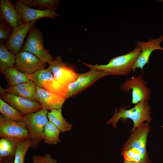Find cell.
<instances>
[{
  "mask_svg": "<svg viewBox=\"0 0 163 163\" xmlns=\"http://www.w3.org/2000/svg\"><path fill=\"white\" fill-rule=\"evenodd\" d=\"M14 5L23 24L36 21L40 19L45 18L55 19L59 16V14L54 11L39 10L31 8L23 3L20 0L16 1Z\"/></svg>",
  "mask_w": 163,
  "mask_h": 163,
  "instance_id": "obj_13",
  "label": "cell"
},
{
  "mask_svg": "<svg viewBox=\"0 0 163 163\" xmlns=\"http://www.w3.org/2000/svg\"><path fill=\"white\" fill-rule=\"evenodd\" d=\"M110 75L109 73L105 71L94 69H90L85 73H78L75 80L68 85L66 98L75 95L97 80Z\"/></svg>",
  "mask_w": 163,
  "mask_h": 163,
  "instance_id": "obj_7",
  "label": "cell"
},
{
  "mask_svg": "<svg viewBox=\"0 0 163 163\" xmlns=\"http://www.w3.org/2000/svg\"><path fill=\"white\" fill-rule=\"evenodd\" d=\"M0 16L13 28L23 24L15 5L8 0H0Z\"/></svg>",
  "mask_w": 163,
  "mask_h": 163,
  "instance_id": "obj_17",
  "label": "cell"
},
{
  "mask_svg": "<svg viewBox=\"0 0 163 163\" xmlns=\"http://www.w3.org/2000/svg\"><path fill=\"white\" fill-rule=\"evenodd\" d=\"M0 137L18 143L29 138V134L24 121L13 120L1 115Z\"/></svg>",
  "mask_w": 163,
  "mask_h": 163,
  "instance_id": "obj_5",
  "label": "cell"
},
{
  "mask_svg": "<svg viewBox=\"0 0 163 163\" xmlns=\"http://www.w3.org/2000/svg\"><path fill=\"white\" fill-rule=\"evenodd\" d=\"M47 117L49 120L61 132L64 133L71 130L72 125L64 119L62 114L61 109L51 110L48 112Z\"/></svg>",
  "mask_w": 163,
  "mask_h": 163,
  "instance_id": "obj_19",
  "label": "cell"
},
{
  "mask_svg": "<svg viewBox=\"0 0 163 163\" xmlns=\"http://www.w3.org/2000/svg\"><path fill=\"white\" fill-rule=\"evenodd\" d=\"M1 72L5 76L9 87L30 80L27 75L14 67L7 68Z\"/></svg>",
  "mask_w": 163,
  "mask_h": 163,
  "instance_id": "obj_18",
  "label": "cell"
},
{
  "mask_svg": "<svg viewBox=\"0 0 163 163\" xmlns=\"http://www.w3.org/2000/svg\"><path fill=\"white\" fill-rule=\"evenodd\" d=\"M30 79L37 86L43 88V82L55 79L51 72L47 68L40 70L35 73L27 75Z\"/></svg>",
  "mask_w": 163,
  "mask_h": 163,
  "instance_id": "obj_25",
  "label": "cell"
},
{
  "mask_svg": "<svg viewBox=\"0 0 163 163\" xmlns=\"http://www.w3.org/2000/svg\"><path fill=\"white\" fill-rule=\"evenodd\" d=\"M61 131L49 120L44 131V140L48 145H56L60 142L59 135Z\"/></svg>",
  "mask_w": 163,
  "mask_h": 163,
  "instance_id": "obj_23",
  "label": "cell"
},
{
  "mask_svg": "<svg viewBox=\"0 0 163 163\" xmlns=\"http://www.w3.org/2000/svg\"><path fill=\"white\" fill-rule=\"evenodd\" d=\"M47 68L53 74L55 80L61 85L68 88L76 79L78 73L68 66L61 56H57L49 64Z\"/></svg>",
  "mask_w": 163,
  "mask_h": 163,
  "instance_id": "obj_9",
  "label": "cell"
},
{
  "mask_svg": "<svg viewBox=\"0 0 163 163\" xmlns=\"http://www.w3.org/2000/svg\"><path fill=\"white\" fill-rule=\"evenodd\" d=\"M48 110L42 108L39 111L24 115L23 121L26 125L31 141V147L36 149L44 140L45 127L49 120Z\"/></svg>",
  "mask_w": 163,
  "mask_h": 163,
  "instance_id": "obj_3",
  "label": "cell"
},
{
  "mask_svg": "<svg viewBox=\"0 0 163 163\" xmlns=\"http://www.w3.org/2000/svg\"><path fill=\"white\" fill-rule=\"evenodd\" d=\"M150 109L148 101H147L139 102L130 109H127L124 106L121 107L118 109L116 108L114 114L107 121V124H110L114 128H116L120 120H126L130 119L133 123L131 130L132 132L142 123L151 121Z\"/></svg>",
  "mask_w": 163,
  "mask_h": 163,
  "instance_id": "obj_2",
  "label": "cell"
},
{
  "mask_svg": "<svg viewBox=\"0 0 163 163\" xmlns=\"http://www.w3.org/2000/svg\"><path fill=\"white\" fill-rule=\"evenodd\" d=\"M32 163H58L50 153H45L42 155H34L32 157Z\"/></svg>",
  "mask_w": 163,
  "mask_h": 163,
  "instance_id": "obj_28",
  "label": "cell"
},
{
  "mask_svg": "<svg viewBox=\"0 0 163 163\" xmlns=\"http://www.w3.org/2000/svg\"><path fill=\"white\" fill-rule=\"evenodd\" d=\"M163 41V34L155 39H152L148 42L139 41L136 42V45L141 49L140 54L133 66L132 72H134L137 68H140L142 72L144 66L148 63L150 56L154 50H157L163 51V48L160 46Z\"/></svg>",
  "mask_w": 163,
  "mask_h": 163,
  "instance_id": "obj_11",
  "label": "cell"
},
{
  "mask_svg": "<svg viewBox=\"0 0 163 163\" xmlns=\"http://www.w3.org/2000/svg\"><path fill=\"white\" fill-rule=\"evenodd\" d=\"M36 96L38 102L42 108L47 110L61 109L66 99L47 91L37 86Z\"/></svg>",
  "mask_w": 163,
  "mask_h": 163,
  "instance_id": "obj_15",
  "label": "cell"
},
{
  "mask_svg": "<svg viewBox=\"0 0 163 163\" xmlns=\"http://www.w3.org/2000/svg\"><path fill=\"white\" fill-rule=\"evenodd\" d=\"M36 84L32 81L21 83L6 89L0 87V92H5L38 102Z\"/></svg>",
  "mask_w": 163,
  "mask_h": 163,
  "instance_id": "obj_16",
  "label": "cell"
},
{
  "mask_svg": "<svg viewBox=\"0 0 163 163\" xmlns=\"http://www.w3.org/2000/svg\"><path fill=\"white\" fill-rule=\"evenodd\" d=\"M25 5L39 10H56L59 5V0H20Z\"/></svg>",
  "mask_w": 163,
  "mask_h": 163,
  "instance_id": "obj_21",
  "label": "cell"
},
{
  "mask_svg": "<svg viewBox=\"0 0 163 163\" xmlns=\"http://www.w3.org/2000/svg\"><path fill=\"white\" fill-rule=\"evenodd\" d=\"M17 143L8 139L1 138L0 139V162L14 158Z\"/></svg>",
  "mask_w": 163,
  "mask_h": 163,
  "instance_id": "obj_20",
  "label": "cell"
},
{
  "mask_svg": "<svg viewBox=\"0 0 163 163\" xmlns=\"http://www.w3.org/2000/svg\"><path fill=\"white\" fill-rule=\"evenodd\" d=\"M31 143L30 139L27 138L17 144L13 163H25V156L28 149L31 147Z\"/></svg>",
  "mask_w": 163,
  "mask_h": 163,
  "instance_id": "obj_26",
  "label": "cell"
},
{
  "mask_svg": "<svg viewBox=\"0 0 163 163\" xmlns=\"http://www.w3.org/2000/svg\"><path fill=\"white\" fill-rule=\"evenodd\" d=\"M36 21L23 24L13 28L12 33L5 46L8 50L15 55L23 48L24 39L29 30Z\"/></svg>",
  "mask_w": 163,
  "mask_h": 163,
  "instance_id": "obj_14",
  "label": "cell"
},
{
  "mask_svg": "<svg viewBox=\"0 0 163 163\" xmlns=\"http://www.w3.org/2000/svg\"><path fill=\"white\" fill-rule=\"evenodd\" d=\"M15 56V68L27 75L45 69L47 63L27 51H20Z\"/></svg>",
  "mask_w": 163,
  "mask_h": 163,
  "instance_id": "obj_10",
  "label": "cell"
},
{
  "mask_svg": "<svg viewBox=\"0 0 163 163\" xmlns=\"http://www.w3.org/2000/svg\"><path fill=\"white\" fill-rule=\"evenodd\" d=\"M123 163H148L145 162H137L128 161H127L124 160Z\"/></svg>",
  "mask_w": 163,
  "mask_h": 163,
  "instance_id": "obj_30",
  "label": "cell"
},
{
  "mask_svg": "<svg viewBox=\"0 0 163 163\" xmlns=\"http://www.w3.org/2000/svg\"><path fill=\"white\" fill-rule=\"evenodd\" d=\"M22 50L29 52L49 64L53 59L44 48L42 33L34 24L29 30Z\"/></svg>",
  "mask_w": 163,
  "mask_h": 163,
  "instance_id": "obj_4",
  "label": "cell"
},
{
  "mask_svg": "<svg viewBox=\"0 0 163 163\" xmlns=\"http://www.w3.org/2000/svg\"><path fill=\"white\" fill-rule=\"evenodd\" d=\"M141 51L138 47L126 54L113 58L106 65H92L83 62L82 64L90 69L105 71L112 75H127L132 71L135 64Z\"/></svg>",
  "mask_w": 163,
  "mask_h": 163,
  "instance_id": "obj_1",
  "label": "cell"
},
{
  "mask_svg": "<svg viewBox=\"0 0 163 163\" xmlns=\"http://www.w3.org/2000/svg\"><path fill=\"white\" fill-rule=\"evenodd\" d=\"M1 99L24 115L36 112L42 108L38 102L5 92H0Z\"/></svg>",
  "mask_w": 163,
  "mask_h": 163,
  "instance_id": "obj_12",
  "label": "cell"
},
{
  "mask_svg": "<svg viewBox=\"0 0 163 163\" xmlns=\"http://www.w3.org/2000/svg\"><path fill=\"white\" fill-rule=\"evenodd\" d=\"M13 28L0 16V40L6 41L12 33Z\"/></svg>",
  "mask_w": 163,
  "mask_h": 163,
  "instance_id": "obj_27",
  "label": "cell"
},
{
  "mask_svg": "<svg viewBox=\"0 0 163 163\" xmlns=\"http://www.w3.org/2000/svg\"><path fill=\"white\" fill-rule=\"evenodd\" d=\"M149 122H146L132 132L130 137L123 146L122 151L133 149L139 152L144 158L149 161L146 144L148 135L151 130Z\"/></svg>",
  "mask_w": 163,
  "mask_h": 163,
  "instance_id": "obj_8",
  "label": "cell"
},
{
  "mask_svg": "<svg viewBox=\"0 0 163 163\" xmlns=\"http://www.w3.org/2000/svg\"><path fill=\"white\" fill-rule=\"evenodd\" d=\"M0 112L5 117L16 121H23L24 115L8 104L0 99Z\"/></svg>",
  "mask_w": 163,
  "mask_h": 163,
  "instance_id": "obj_24",
  "label": "cell"
},
{
  "mask_svg": "<svg viewBox=\"0 0 163 163\" xmlns=\"http://www.w3.org/2000/svg\"><path fill=\"white\" fill-rule=\"evenodd\" d=\"M16 56L10 51L3 42L0 40V68L1 72L8 68L14 67Z\"/></svg>",
  "mask_w": 163,
  "mask_h": 163,
  "instance_id": "obj_22",
  "label": "cell"
},
{
  "mask_svg": "<svg viewBox=\"0 0 163 163\" xmlns=\"http://www.w3.org/2000/svg\"><path fill=\"white\" fill-rule=\"evenodd\" d=\"M120 89L123 91L132 92V103L136 104L139 102L149 101L151 96V91L147 82L143 79V75L133 76L127 79L121 85Z\"/></svg>",
  "mask_w": 163,
  "mask_h": 163,
  "instance_id": "obj_6",
  "label": "cell"
},
{
  "mask_svg": "<svg viewBox=\"0 0 163 163\" xmlns=\"http://www.w3.org/2000/svg\"><path fill=\"white\" fill-rule=\"evenodd\" d=\"M14 158L8 159L0 163H13Z\"/></svg>",
  "mask_w": 163,
  "mask_h": 163,
  "instance_id": "obj_29",
  "label": "cell"
}]
</instances>
